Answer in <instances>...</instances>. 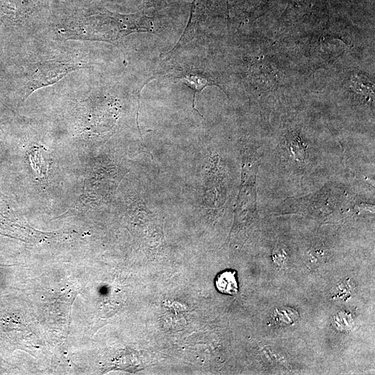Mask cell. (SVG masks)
Listing matches in <instances>:
<instances>
[{
    "label": "cell",
    "mask_w": 375,
    "mask_h": 375,
    "mask_svg": "<svg viewBox=\"0 0 375 375\" xmlns=\"http://www.w3.org/2000/svg\"><path fill=\"white\" fill-rule=\"evenodd\" d=\"M152 25L144 15L103 14L71 18L58 26L56 31L64 40L99 41L118 46L128 34L153 33Z\"/></svg>",
    "instance_id": "6da1fadb"
},
{
    "label": "cell",
    "mask_w": 375,
    "mask_h": 375,
    "mask_svg": "<svg viewBox=\"0 0 375 375\" xmlns=\"http://www.w3.org/2000/svg\"><path fill=\"white\" fill-rule=\"evenodd\" d=\"M88 67L85 62H68L60 60H45L31 65L25 75L23 101L36 90L52 85L68 74Z\"/></svg>",
    "instance_id": "7a4b0ae2"
},
{
    "label": "cell",
    "mask_w": 375,
    "mask_h": 375,
    "mask_svg": "<svg viewBox=\"0 0 375 375\" xmlns=\"http://www.w3.org/2000/svg\"><path fill=\"white\" fill-rule=\"evenodd\" d=\"M235 271L226 269L219 273L215 278V286L220 293L233 295L238 292Z\"/></svg>",
    "instance_id": "3957f363"
},
{
    "label": "cell",
    "mask_w": 375,
    "mask_h": 375,
    "mask_svg": "<svg viewBox=\"0 0 375 375\" xmlns=\"http://www.w3.org/2000/svg\"><path fill=\"white\" fill-rule=\"evenodd\" d=\"M181 82L190 88L194 92L193 94V108L202 117L199 112L194 106L196 93L199 94L202 92L203 89L207 85H216L219 87V85L216 83L213 80L207 76L199 74H188L178 76Z\"/></svg>",
    "instance_id": "277c9868"
},
{
    "label": "cell",
    "mask_w": 375,
    "mask_h": 375,
    "mask_svg": "<svg viewBox=\"0 0 375 375\" xmlns=\"http://www.w3.org/2000/svg\"><path fill=\"white\" fill-rule=\"evenodd\" d=\"M290 151L299 162H304L306 147L298 135H292L288 139Z\"/></svg>",
    "instance_id": "5b68a950"
}]
</instances>
